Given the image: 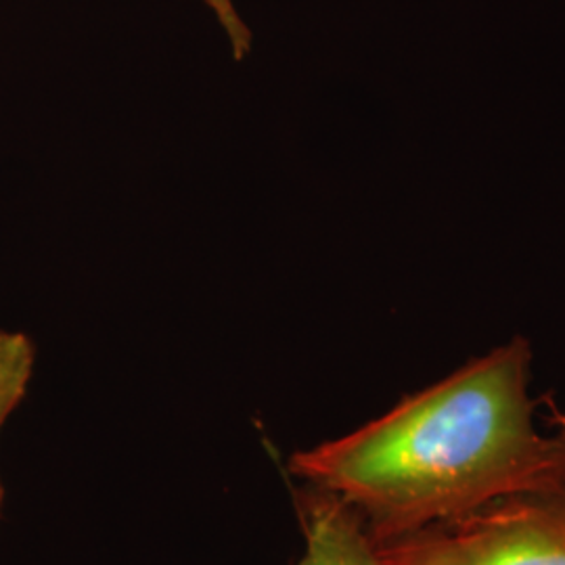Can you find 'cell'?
<instances>
[{"label": "cell", "instance_id": "1", "mask_svg": "<svg viewBox=\"0 0 565 565\" xmlns=\"http://www.w3.org/2000/svg\"><path fill=\"white\" fill-rule=\"evenodd\" d=\"M530 361V343L515 338L371 424L296 452L289 471L352 507L375 545L513 497L564 494L565 429L536 425Z\"/></svg>", "mask_w": 565, "mask_h": 565}, {"label": "cell", "instance_id": "2", "mask_svg": "<svg viewBox=\"0 0 565 565\" xmlns=\"http://www.w3.org/2000/svg\"><path fill=\"white\" fill-rule=\"evenodd\" d=\"M375 546L385 565H565V492L513 497Z\"/></svg>", "mask_w": 565, "mask_h": 565}, {"label": "cell", "instance_id": "3", "mask_svg": "<svg viewBox=\"0 0 565 565\" xmlns=\"http://www.w3.org/2000/svg\"><path fill=\"white\" fill-rule=\"evenodd\" d=\"M296 499L306 543L298 565H385L363 520L342 499L315 486Z\"/></svg>", "mask_w": 565, "mask_h": 565}, {"label": "cell", "instance_id": "4", "mask_svg": "<svg viewBox=\"0 0 565 565\" xmlns=\"http://www.w3.org/2000/svg\"><path fill=\"white\" fill-rule=\"evenodd\" d=\"M36 348L21 331H0V431L13 411L25 398L34 375ZM4 505V486L0 480V515Z\"/></svg>", "mask_w": 565, "mask_h": 565}, {"label": "cell", "instance_id": "5", "mask_svg": "<svg viewBox=\"0 0 565 565\" xmlns=\"http://www.w3.org/2000/svg\"><path fill=\"white\" fill-rule=\"evenodd\" d=\"M205 4L214 11V15L221 21V25H223L226 36H228V42H231L233 57L243 60L249 53L252 34H249V30L243 23L242 18L237 15L233 2L231 0H205Z\"/></svg>", "mask_w": 565, "mask_h": 565}]
</instances>
